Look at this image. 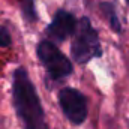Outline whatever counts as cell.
I'll return each mask as SVG.
<instances>
[{"instance_id": "5", "label": "cell", "mask_w": 129, "mask_h": 129, "mask_svg": "<svg viewBox=\"0 0 129 129\" xmlns=\"http://www.w3.org/2000/svg\"><path fill=\"white\" fill-rule=\"evenodd\" d=\"M77 26H78V20L75 18L74 14H71L64 9H59L56 12V15L53 17V21L47 26L45 33L50 39H53L56 42H63L74 36Z\"/></svg>"}, {"instance_id": "9", "label": "cell", "mask_w": 129, "mask_h": 129, "mask_svg": "<svg viewBox=\"0 0 129 129\" xmlns=\"http://www.w3.org/2000/svg\"><path fill=\"white\" fill-rule=\"evenodd\" d=\"M126 3H128V5H129V0H126Z\"/></svg>"}, {"instance_id": "6", "label": "cell", "mask_w": 129, "mask_h": 129, "mask_svg": "<svg viewBox=\"0 0 129 129\" xmlns=\"http://www.w3.org/2000/svg\"><path fill=\"white\" fill-rule=\"evenodd\" d=\"M101 9H102V14L104 17L107 18L111 30L116 33H122V24H120V20L116 14V8L111 2H102L101 3Z\"/></svg>"}, {"instance_id": "7", "label": "cell", "mask_w": 129, "mask_h": 129, "mask_svg": "<svg viewBox=\"0 0 129 129\" xmlns=\"http://www.w3.org/2000/svg\"><path fill=\"white\" fill-rule=\"evenodd\" d=\"M20 8H21V14L27 23L38 21V12H36L35 0H20Z\"/></svg>"}, {"instance_id": "1", "label": "cell", "mask_w": 129, "mask_h": 129, "mask_svg": "<svg viewBox=\"0 0 129 129\" xmlns=\"http://www.w3.org/2000/svg\"><path fill=\"white\" fill-rule=\"evenodd\" d=\"M12 105L23 129H50L41 98L24 66L12 74Z\"/></svg>"}, {"instance_id": "3", "label": "cell", "mask_w": 129, "mask_h": 129, "mask_svg": "<svg viewBox=\"0 0 129 129\" xmlns=\"http://www.w3.org/2000/svg\"><path fill=\"white\" fill-rule=\"evenodd\" d=\"M36 56L41 64L45 68L48 77L54 81L63 80L66 77L72 75L74 64L71 59H68L62 53V50L50 39H44L36 47Z\"/></svg>"}, {"instance_id": "2", "label": "cell", "mask_w": 129, "mask_h": 129, "mask_svg": "<svg viewBox=\"0 0 129 129\" xmlns=\"http://www.w3.org/2000/svg\"><path fill=\"white\" fill-rule=\"evenodd\" d=\"M71 56L78 64H86L102 56L99 35L87 17L78 20V26L71 44Z\"/></svg>"}, {"instance_id": "4", "label": "cell", "mask_w": 129, "mask_h": 129, "mask_svg": "<svg viewBox=\"0 0 129 129\" xmlns=\"http://www.w3.org/2000/svg\"><path fill=\"white\" fill-rule=\"evenodd\" d=\"M59 107L64 117L75 126L83 125L89 116V102L83 92L75 87H63L59 95Z\"/></svg>"}, {"instance_id": "8", "label": "cell", "mask_w": 129, "mask_h": 129, "mask_svg": "<svg viewBox=\"0 0 129 129\" xmlns=\"http://www.w3.org/2000/svg\"><path fill=\"white\" fill-rule=\"evenodd\" d=\"M12 45V36L8 29V26H0V47L2 48H8Z\"/></svg>"}]
</instances>
